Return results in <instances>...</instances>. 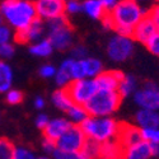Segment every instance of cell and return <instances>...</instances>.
Instances as JSON below:
<instances>
[{"instance_id":"obj_44","label":"cell","mask_w":159,"mask_h":159,"mask_svg":"<svg viewBox=\"0 0 159 159\" xmlns=\"http://www.w3.org/2000/svg\"><path fill=\"white\" fill-rule=\"evenodd\" d=\"M152 157H159V143H150Z\"/></svg>"},{"instance_id":"obj_19","label":"cell","mask_w":159,"mask_h":159,"mask_svg":"<svg viewBox=\"0 0 159 159\" xmlns=\"http://www.w3.org/2000/svg\"><path fill=\"white\" fill-rule=\"evenodd\" d=\"M82 11H84L89 18L96 20H101L107 13L101 0H85L82 4Z\"/></svg>"},{"instance_id":"obj_11","label":"cell","mask_w":159,"mask_h":159,"mask_svg":"<svg viewBox=\"0 0 159 159\" xmlns=\"http://www.w3.org/2000/svg\"><path fill=\"white\" fill-rule=\"evenodd\" d=\"M37 17L41 19H51L65 14L64 0H37L34 3Z\"/></svg>"},{"instance_id":"obj_5","label":"cell","mask_w":159,"mask_h":159,"mask_svg":"<svg viewBox=\"0 0 159 159\" xmlns=\"http://www.w3.org/2000/svg\"><path fill=\"white\" fill-rule=\"evenodd\" d=\"M135 43L134 38L130 36H122L116 33L107 45V55L115 62H124L134 54Z\"/></svg>"},{"instance_id":"obj_42","label":"cell","mask_w":159,"mask_h":159,"mask_svg":"<svg viewBox=\"0 0 159 159\" xmlns=\"http://www.w3.org/2000/svg\"><path fill=\"white\" fill-rule=\"evenodd\" d=\"M101 2H102V4H103V7H104L106 10L111 11L116 7V4L118 3V0H101Z\"/></svg>"},{"instance_id":"obj_29","label":"cell","mask_w":159,"mask_h":159,"mask_svg":"<svg viewBox=\"0 0 159 159\" xmlns=\"http://www.w3.org/2000/svg\"><path fill=\"white\" fill-rule=\"evenodd\" d=\"M141 139L148 143H159V127H143L140 129Z\"/></svg>"},{"instance_id":"obj_13","label":"cell","mask_w":159,"mask_h":159,"mask_svg":"<svg viewBox=\"0 0 159 159\" xmlns=\"http://www.w3.org/2000/svg\"><path fill=\"white\" fill-rule=\"evenodd\" d=\"M71 125H73V122L69 118H61V117L52 118V120L48 121L46 127L43 129V135L47 139L56 141L66 130L71 127Z\"/></svg>"},{"instance_id":"obj_4","label":"cell","mask_w":159,"mask_h":159,"mask_svg":"<svg viewBox=\"0 0 159 159\" xmlns=\"http://www.w3.org/2000/svg\"><path fill=\"white\" fill-rule=\"evenodd\" d=\"M79 126L88 138L101 143L115 139L120 129V124L110 116H88Z\"/></svg>"},{"instance_id":"obj_6","label":"cell","mask_w":159,"mask_h":159,"mask_svg":"<svg viewBox=\"0 0 159 159\" xmlns=\"http://www.w3.org/2000/svg\"><path fill=\"white\" fill-rule=\"evenodd\" d=\"M65 88L73 102L82 106H84L85 102H88L89 98L98 90V85L94 78L74 79Z\"/></svg>"},{"instance_id":"obj_8","label":"cell","mask_w":159,"mask_h":159,"mask_svg":"<svg viewBox=\"0 0 159 159\" xmlns=\"http://www.w3.org/2000/svg\"><path fill=\"white\" fill-rule=\"evenodd\" d=\"M134 101L140 108L159 111V85L154 82H145L143 88L136 89Z\"/></svg>"},{"instance_id":"obj_27","label":"cell","mask_w":159,"mask_h":159,"mask_svg":"<svg viewBox=\"0 0 159 159\" xmlns=\"http://www.w3.org/2000/svg\"><path fill=\"white\" fill-rule=\"evenodd\" d=\"M82 61H83V66H84V71H85L87 78H96L97 75H99L103 71V64L98 59L87 56L85 59H82Z\"/></svg>"},{"instance_id":"obj_10","label":"cell","mask_w":159,"mask_h":159,"mask_svg":"<svg viewBox=\"0 0 159 159\" xmlns=\"http://www.w3.org/2000/svg\"><path fill=\"white\" fill-rule=\"evenodd\" d=\"M46 28L45 24L42 22V19L39 17H36L30 25H27L23 30H18L14 34V38L18 43H27V42H33V41H38L41 39V37L43 36Z\"/></svg>"},{"instance_id":"obj_36","label":"cell","mask_w":159,"mask_h":159,"mask_svg":"<svg viewBox=\"0 0 159 159\" xmlns=\"http://www.w3.org/2000/svg\"><path fill=\"white\" fill-rule=\"evenodd\" d=\"M65 11L69 14H78L82 11V4L76 0H68L65 2Z\"/></svg>"},{"instance_id":"obj_45","label":"cell","mask_w":159,"mask_h":159,"mask_svg":"<svg viewBox=\"0 0 159 159\" xmlns=\"http://www.w3.org/2000/svg\"><path fill=\"white\" fill-rule=\"evenodd\" d=\"M3 23V17H2V14H0V24Z\"/></svg>"},{"instance_id":"obj_20","label":"cell","mask_w":159,"mask_h":159,"mask_svg":"<svg viewBox=\"0 0 159 159\" xmlns=\"http://www.w3.org/2000/svg\"><path fill=\"white\" fill-rule=\"evenodd\" d=\"M73 62V57L70 59H66L61 62V65L59 66V69H56L55 73V82L59 87L65 88L71 80H73V76H71V70H70V66Z\"/></svg>"},{"instance_id":"obj_12","label":"cell","mask_w":159,"mask_h":159,"mask_svg":"<svg viewBox=\"0 0 159 159\" xmlns=\"http://www.w3.org/2000/svg\"><path fill=\"white\" fill-rule=\"evenodd\" d=\"M157 32H158V25L154 23V20L148 14H145L143 19H140L139 23L134 27L132 38H134V41H138L145 45V42Z\"/></svg>"},{"instance_id":"obj_7","label":"cell","mask_w":159,"mask_h":159,"mask_svg":"<svg viewBox=\"0 0 159 159\" xmlns=\"http://www.w3.org/2000/svg\"><path fill=\"white\" fill-rule=\"evenodd\" d=\"M87 135L79 125H71L70 129L66 130L64 134L55 141L56 148L65 153L79 154L85 143ZM80 159V158H79Z\"/></svg>"},{"instance_id":"obj_25","label":"cell","mask_w":159,"mask_h":159,"mask_svg":"<svg viewBox=\"0 0 159 159\" xmlns=\"http://www.w3.org/2000/svg\"><path fill=\"white\" fill-rule=\"evenodd\" d=\"M136 89H138V82H136V78L132 75H124V78L120 80L117 87L118 93L121 94L122 98L134 94Z\"/></svg>"},{"instance_id":"obj_26","label":"cell","mask_w":159,"mask_h":159,"mask_svg":"<svg viewBox=\"0 0 159 159\" xmlns=\"http://www.w3.org/2000/svg\"><path fill=\"white\" fill-rule=\"evenodd\" d=\"M66 115H68V118L73 122V125H80L85 118L89 116L87 110L84 108V106L82 104H76L73 103L69 110L66 111Z\"/></svg>"},{"instance_id":"obj_15","label":"cell","mask_w":159,"mask_h":159,"mask_svg":"<svg viewBox=\"0 0 159 159\" xmlns=\"http://www.w3.org/2000/svg\"><path fill=\"white\" fill-rule=\"evenodd\" d=\"M122 157L127 158V159H148V158H152L150 143L145 141V140H140L135 144H132L130 147L124 149Z\"/></svg>"},{"instance_id":"obj_38","label":"cell","mask_w":159,"mask_h":159,"mask_svg":"<svg viewBox=\"0 0 159 159\" xmlns=\"http://www.w3.org/2000/svg\"><path fill=\"white\" fill-rule=\"evenodd\" d=\"M11 38V31L8 25L5 24H0V45L4 42H9Z\"/></svg>"},{"instance_id":"obj_47","label":"cell","mask_w":159,"mask_h":159,"mask_svg":"<svg viewBox=\"0 0 159 159\" xmlns=\"http://www.w3.org/2000/svg\"><path fill=\"white\" fill-rule=\"evenodd\" d=\"M0 122H2V115H0Z\"/></svg>"},{"instance_id":"obj_48","label":"cell","mask_w":159,"mask_h":159,"mask_svg":"<svg viewBox=\"0 0 159 159\" xmlns=\"http://www.w3.org/2000/svg\"><path fill=\"white\" fill-rule=\"evenodd\" d=\"M135 2H141V0H135Z\"/></svg>"},{"instance_id":"obj_33","label":"cell","mask_w":159,"mask_h":159,"mask_svg":"<svg viewBox=\"0 0 159 159\" xmlns=\"http://www.w3.org/2000/svg\"><path fill=\"white\" fill-rule=\"evenodd\" d=\"M5 101L9 104H19L23 101V93L18 89H9L7 92V96H5Z\"/></svg>"},{"instance_id":"obj_21","label":"cell","mask_w":159,"mask_h":159,"mask_svg":"<svg viewBox=\"0 0 159 159\" xmlns=\"http://www.w3.org/2000/svg\"><path fill=\"white\" fill-rule=\"evenodd\" d=\"M79 158L80 159L101 158V141L87 136L82 150L79 152Z\"/></svg>"},{"instance_id":"obj_22","label":"cell","mask_w":159,"mask_h":159,"mask_svg":"<svg viewBox=\"0 0 159 159\" xmlns=\"http://www.w3.org/2000/svg\"><path fill=\"white\" fill-rule=\"evenodd\" d=\"M13 69L3 59H0V93H7L13 85Z\"/></svg>"},{"instance_id":"obj_49","label":"cell","mask_w":159,"mask_h":159,"mask_svg":"<svg viewBox=\"0 0 159 159\" xmlns=\"http://www.w3.org/2000/svg\"><path fill=\"white\" fill-rule=\"evenodd\" d=\"M158 32H159V24H158Z\"/></svg>"},{"instance_id":"obj_34","label":"cell","mask_w":159,"mask_h":159,"mask_svg":"<svg viewBox=\"0 0 159 159\" xmlns=\"http://www.w3.org/2000/svg\"><path fill=\"white\" fill-rule=\"evenodd\" d=\"M34 158H37L36 154L25 147H18L14 149L13 159H34Z\"/></svg>"},{"instance_id":"obj_3","label":"cell","mask_w":159,"mask_h":159,"mask_svg":"<svg viewBox=\"0 0 159 159\" xmlns=\"http://www.w3.org/2000/svg\"><path fill=\"white\" fill-rule=\"evenodd\" d=\"M122 97L117 89H98L85 102L84 108L89 116H111L121 104Z\"/></svg>"},{"instance_id":"obj_16","label":"cell","mask_w":159,"mask_h":159,"mask_svg":"<svg viewBox=\"0 0 159 159\" xmlns=\"http://www.w3.org/2000/svg\"><path fill=\"white\" fill-rule=\"evenodd\" d=\"M125 74L120 70H108L102 71L99 75H97L94 79L97 82L98 89H117L118 83L124 78Z\"/></svg>"},{"instance_id":"obj_9","label":"cell","mask_w":159,"mask_h":159,"mask_svg":"<svg viewBox=\"0 0 159 159\" xmlns=\"http://www.w3.org/2000/svg\"><path fill=\"white\" fill-rule=\"evenodd\" d=\"M46 31H47V38L51 41L55 50L66 51L71 48L74 42V33L69 22L61 25H56V27L46 28Z\"/></svg>"},{"instance_id":"obj_46","label":"cell","mask_w":159,"mask_h":159,"mask_svg":"<svg viewBox=\"0 0 159 159\" xmlns=\"http://www.w3.org/2000/svg\"><path fill=\"white\" fill-rule=\"evenodd\" d=\"M154 2H157V3H158V4H159V0H154Z\"/></svg>"},{"instance_id":"obj_17","label":"cell","mask_w":159,"mask_h":159,"mask_svg":"<svg viewBox=\"0 0 159 159\" xmlns=\"http://www.w3.org/2000/svg\"><path fill=\"white\" fill-rule=\"evenodd\" d=\"M138 127H159V112L148 108H140L135 115Z\"/></svg>"},{"instance_id":"obj_30","label":"cell","mask_w":159,"mask_h":159,"mask_svg":"<svg viewBox=\"0 0 159 159\" xmlns=\"http://www.w3.org/2000/svg\"><path fill=\"white\" fill-rule=\"evenodd\" d=\"M70 70H71L73 80H74V79L87 78V76H85V71H84V66H83V61H82V60H75V59H73Z\"/></svg>"},{"instance_id":"obj_41","label":"cell","mask_w":159,"mask_h":159,"mask_svg":"<svg viewBox=\"0 0 159 159\" xmlns=\"http://www.w3.org/2000/svg\"><path fill=\"white\" fill-rule=\"evenodd\" d=\"M147 14H148V16L154 20V23L158 25V24H159V4L155 5V7H153L150 10H148Z\"/></svg>"},{"instance_id":"obj_2","label":"cell","mask_w":159,"mask_h":159,"mask_svg":"<svg viewBox=\"0 0 159 159\" xmlns=\"http://www.w3.org/2000/svg\"><path fill=\"white\" fill-rule=\"evenodd\" d=\"M0 14L16 31L23 30L37 17L36 5L30 0H3L0 3Z\"/></svg>"},{"instance_id":"obj_23","label":"cell","mask_w":159,"mask_h":159,"mask_svg":"<svg viewBox=\"0 0 159 159\" xmlns=\"http://www.w3.org/2000/svg\"><path fill=\"white\" fill-rule=\"evenodd\" d=\"M51 102L57 110L64 111V112L68 111L69 107L74 103L68 93V90H66V88H61V89H57L56 92H54V94L51 96Z\"/></svg>"},{"instance_id":"obj_43","label":"cell","mask_w":159,"mask_h":159,"mask_svg":"<svg viewBox=\"0 0 159 159\" xmlns=\"http://www.w3.org/2000/svg\"><path fill=\"white\" fill-rule=\"evenodd\" d=\"M33 106H34V108L36 110H43L45 108V106H46V102H45V99L42 98V97H36L34 98V102H33Z\"/></svg>"},{"instance_id":"obj_40","label":"cell","mask_w":159,"mask_h":159,"mask_svg":"<svg viewBox=\"0 0 159 159\" xmlns=\"http://www.w3.org/2000/svg\"><path fill=\"white\" fill-rule=\"evenodd\" d=\"M48 121H50V118H48L47 115H45V113H39V115L37 116V118H36V126H37L38 129L43 130V129L46 127V125L48 124Z\"/></svg>"},{"instance_id":"obj_37","label":"cell","mask_w":159,"mask_h":159,"mask_svg":"<svg viewBox=\"0 0 159 159\" xmlns=\"http://www.w3.org/2000/svg\"><path fill=\"white\" fill-rule=\"evenodd\" d=\"M55 73H56V68H55L54 65H50V64L42 65L41 68H39V70H38V74L41 75L42 78H45V79L54 78L55 76Z\"/></svg>"},{"instance_id":"obj_1","label":"cell","mask_w":159,"mask_h":159,"mask_svg":"<svg viewBox=\"0 0 159 159\" xmlns=\"http://www.w3.org/2000/svg\"><path fill=\"white\" fill-rule=\"evenodd\" d=\"M108 13L113 20L112 31L130 37H132L134 27L147 14V11L139 5V2L135 0H118L116 7Z\"/></svg>"},{"instance_id":"obj_28","label":"cell","mask_w":159,"mask_h":159,"mask_svg":"<svg viewBox=\"0 0 159 159\" xmlns=\"http://www.w3.org/2000/svg\"><path fill=\"white\" fill-rule=\"evenodd\" d=\"M16 147L8 139L0 138V159H13Z\"/></svg>"},{"instance_id":"obj_35","label":"cell","mask_w":159,"mask_h":159,"mask_svg":"<svg viewBox=\"0 0 159 159\" xmlns=\"http://www.w3.org/2000/svg\"><path fill=\"white\" fill-rule=\"evenodd\" d=\"M71 57L75 59V60H82V59H85L88 56V50L85 46L83 45H76L74 47H71Z\"/></svg>"},{"instance_id":"obj_24","label":"cell","mask_w":159,"mask_h":159,"mask_svg":"<svg viewBox=\"0 0 159 159\" xmlns=\"http://www.w3.org/2000/svg\"><path fill=\"white\" fill-rule=\"evenodd\" d=\"M54 50L55 48L48 38L38 39V42L30 46V52L33 56H37V57H48L54 52Z\"/></svg>"},{"instance_id":"obj_18","label":"cell","mask_w":159,"mask_h":159,"mask_svg":"<svg viewBox=\"0 0 159 159\" xmlns=\"http://www.w3.org/2000/svg\"><path fill=\"white\" fill-rule=\"evenodd\" d=\"M122 153H124V148L116 138L101 143V158H107V159L121 158Z\"/></svg>"},{"instance_id":"obj_50","label":"cell","mask_w":159,"mask_h":159,"mask_svg":"<svg viewBox=\"0 0 159 159\" xmlns=\"http://www.w3.org/2000/svg\"><path fill=\"white\" fill-rule=\"evenodd\" d=\"M64 2H68V0H64Z\"/></svg>"},{"instance_id":"obj_32","label":"cell","mask_w":159,"mask_h":159,"mask_svg":"<svg viewBox=\"0 0 159 159\" xmlns=\"http://www.w3.org/2000/svg\"><path fill=\"white\" fill-rule=\"evenodd\" d=\"M145 46H147V48L150 54L159 56V32L154 33L148 41L145 42Z\"/></svg>"},{"instance_id":"obj_31","label":"cell","mask_w":159,"mask_h":159,"mask_svg":"<svg viewBox=\"0 0 159 159\" xmlns=\"http://www.w3.org/2000/svg\"><path fill=\"white\" fill-rule=\"evenodd\" d=\"M16 54V47L13 43L9 42H4L0 45V59L3 60H10Z\"/></svg>"},{"instance_id":"obj_14","label":"cell","mask_w":159,"mask_h":159,"mask_svg":"<svg viewBox=\"0 0 159 159\" xmlns=\"http://www.w3.org/2000/svg\"><path fill=\"white\" fill-rule=\"evenodd\" d=\"M116 139L120 141L122 148L125 149V148L130 147V145L143 140L141 134H140V127H135V126L127 125V124H120V129H118V134H117Z\"/></svg>"},{"instance_id":"obj_39","label":"cell","mask_w":159,"mask_h":159,"mask_svg":"<svg viewBox=\"0 0 159 159\" xmlns=\"http://www.w3.org/2000/svg\"><path fill=\"white\" fill-rule=\"evenodd\" d=\"M55 149H56V143L54 140H51V139L45 138L43 143H42V150H43V153H46L48 155H52V153H54Z\"/></svg>"}]
</instances>
